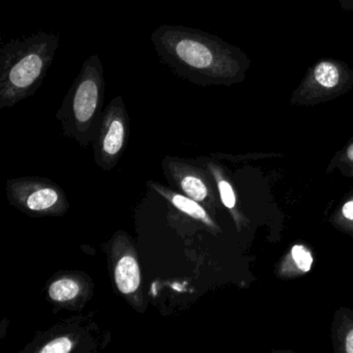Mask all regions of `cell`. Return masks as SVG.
I'll list each match as a JSON object with an SVG mask.
<instances>
[{"mask_svg":"<svg viewBox=\"0 0 353 353\" xmlns=\"http://www.w3.org/2000/svg\"><path fill=\"white\" fill-rule=\"evenodd\" d=\"M161 61L196 85L230 84L241 73L239 54L210 34L183 26H161L150 37Z\"/></svg>","mask_w":353,"mask_h":353,"instance_id":"obj_1","label":"cell"},{"mask_svg":"<svg viewBox=\"0 0 353 353\" xmlns=\"http://www.w3.org/2000/svg\"><path fill=\"white\" fill-rule=\"evenodd\" d=\"M59 34H32L0 50V109L12 108L36 94L50 69Z\"/></svg>","mask_w":353,"mask_h":353,"instance_id":"obj_2","label":"cell"},{"mask_svg":"<svg viewBox=\"0 0 353 353\" xmlns=\"http://www.w3.org/2000/svg\"><path fill=\"white\" fill-rule=\"evenodd\" d=\"M105 88L102 61L99 55H92L84 61L57 112L68 134L85 139L98 133L104 113Z\"/></svg>","mask_w":353,"mask_h":353,"instance_id":"obj_3","label":"cell"},{"mask_svg":"<svg viewBox=\"0 0 353 353\" xmlns=\"http://www.w3.org/2000/svg\"><path fill=\"white\" fill-rule=\"evenodd\" d=\"M129 132V117L123 97L117 96L103 113L99 130V148L107 158H115L125 146Z\"/></svg>","mask_w":353,"mask_h":353,"instance_id":"obj_4","label":"cell"},{"mask_svg":"<svg viewBox=\"0 0 353 353\" xmlns=\"http://www.w3.org/2000/svg\"><path fill=\"white\" fill-rule=\"evenodd\" d=\"M114 280L117 288L123 295H135L141 284L139 264L135 255L123 253L115 262Z\"/></svg>","mask_w":353,"mask_h":353,"instance_id":"obj_5","label":"cell"},{"mask_svg":"<svg viewBox=\"0 0 353 353\" xmlns=\"http://www.w3.org/2000/svg\"><path fill=\"white\" fill-rule=\"evenodd\" d=\"M61 196L54 188L37 185L28 189L24 196H20V201L30 212H49L59 206Z\"/></svg>","mask_w":353,"mask_h":353,"instance_id":"obj_6","label":"cell"},{"mask_svg":"<svg viewBox=\"0 0 353 353\" xmlns=\"http://www.w3.org/2000/svg\"><path fill=\"white\" fill-rule=\"evenodd\" d=\"M79 283L71 278L59 279L49 287V296L57 303H68L80 294Z\"/></svg>","mask_w":353,"mask_h":353,"instance_id":"obj_7","label":"cell"},{"mask_svg":"<svg viewBox=\"0 0 353 353\" xmlns=\"http://www.w3.org/2000/svg\"><path fill=\"white\" fill-rule=\"evenodd\" d=\"M168 197L170 199L171 203L177 210L185 212V214L196 219V220L203 221L206 224H210L208 214H206L205 210H203L201 205H199V203L196 200L176 193H170Z\"/></svg>","mask_w":353,"mask_h":353,"instance_id":"obj_8","label":"cell"},{"mask_svg":"<svg viewBox=\"0 0 353 353\" xmlns=\"http://www.w3.org/2000/svg\"><path fill=\"white\" fill-rule=\"evenodd\" d=\"M314 79L320 88L332 90L340 82V71L334 63L322 61L314 70Z\"/></svg>","mask_w":353,"mask_h":353,"instance_id":"obj_9","label":"cell"},{"mask_svg":"<svg viewBox=\"0 0 353 353\" xmlns=\"http://www.w3.org/2000/svg\"><path fill=\"white\" fill-rule=\"evenodd\" d=\"M179 185L188 197L196 201H203L208 197V185H205L203 179L195 175V173H190L181 176L179 179Z\"/></svg>","mask_w":353,"mask_h":353,"instance_id":"obj_10","label":"cell"},{"mask_svg":"<svg viewBox=\"0 0 353 353\" xmlns=\"http://www.w3.org/2000/svg\"><path fill=\"white\" fill-rule=\"evenodd\" d=\"M291 253L299 270L303 272H309L313 263L311 253L303 245H294Z\"/></svg>","mask_w":353,"mask_h":353,"instance_id":"obj_11","label":"cell"},{"mask_svg":"<svg viewBox=\"0 0 353 353\" xmlns=\"http://www.w3.org/2000/svg\"><path fill=\"white\" fill-rule=\"evenodd\" d=\"M73 342L68 336L55 339L49 342L44 348L41 349L42 353H68L73 350Z\"/></svg>","mask_w":353,"mask_h":353,"instance_id":"obj_12","label":"cell"},{"mask_svg":"<svg viewBox=\"0 0 353 353\" xmlns=\"http://www.w3.org/2000/svg\"><path fill=\"white\" fill-rule=\"evenodd\" d=\"M219 191H220L221 198L223 203L226 208H233L235 205V195L230 183L226 181H219Z\"/></svg>","mask_w":353,"mask_h":353,"instance_id":"obj_13","label":"cell"},{"mask_svg":"<svg viewBox=\"0 0 353 353\" xmlns=\"http://www.w3.org/2000/svg\"><path fill=\"white\" fill-rule=\"evenodd\" d=\"M343 214L349 220H353V201L345 204L344 208H343Z\"/></svg>","mask_w":353,"mask_h":353,"instance_id":"obj_14","label":"cell"},{"mask_svg":"<svg viewBox=\"0 0 353 353\" xmlns=\"http://www.w3.org/2000/svg\"><path fill=\"white\" fill-rule=\"evenodd\" d=\"M346 351L348 353H353V330L349 332L346 339Z\"/></svg>","mask_w":353,"mask_h":353,"instance_id":"obj_15","label":"cell"},{"mask_svg":"<svg viewBox=\"0 0 353 353\" xmlns=\"http://www.w3.org/2000/svg\"><path fill=\"white\" fill-rule=\"evenodd\" d=\"M347 156H348V158L350 159L351 161H353V144L348 148Z\"/></svg>","mask_w":353,"mask_h":353,"instance_id":"obj_16","label":"cell"}]
</instances>
